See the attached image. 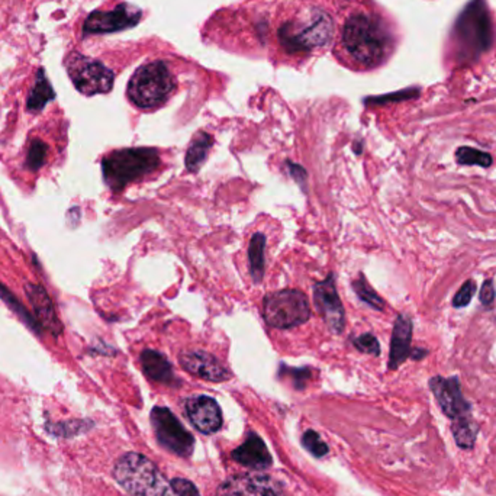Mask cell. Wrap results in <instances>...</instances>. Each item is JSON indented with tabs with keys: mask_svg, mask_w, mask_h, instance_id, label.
Instances as JSON below:
<instances>
[{
	"mask_svg": "<svg viewBox=\"0 0 496 496\" xmlns=\"http://www.w3.org/2000/svg\"><path fill=\"white\" fill-rule=\"evenodd\" d=\"M390 38L383 24L372 15H351L341 32V47L354 64L372 69L383 61Z\"/></svg>",
	"mask_w": 496,
	"mask_h": 496,
	"instance_id": "obj_1",
	"label": "cell"
},
{
	"mask_svg": "<svg viewBox=\"0 0 496 496\" xmlns=\"http://www.w3.org/2000/svg\"><path fill=\"white\" fill-rule=\"evenodd\" d=\"M160 163L158 151L154 148H123L112 151L102 160L105 183L113 193H119L135 180L156 171Z\"/></svg>",
	"mask_w": 496,
	"mask_h": 496,
	"instance_id": "obj_2",
	"label": "cell"
},
{
	"mask_svg": "<svg viewBox=\"0 0 496 496\" xmlns=\"http://www.w3.org/2000/svg\"><path fill=\"white\" fill-rule=\"evenodd\" d=\"M116 482L132 496H173L171 485L144 456L123 455L113 467Z\"/></svg>",
	"mask_w": 496,
	"mask_h": 496,
	"instance_id": "obj_3",
	"label": "cell"
},
{
	"mask_svg": "<svg viewBox=\"0 0 496 496\" xmlns=\"http://www.w3.org/2000/svg\"><path fill=\"white\" fill-rule=\"evenodd\" d=\"M453 34L460 59H473L490 49L493 28L485 0H472L457 19Z\"/></svg>",
	"mask_w": 496,
	"mask_h": 496,
	"instance_id": "obj_4",
	"label": "cell"
},
{
	"mask_svg": "<svg viewBox=\"0 0 496 496\" xmlns=\"http://www.w3.org/2000/svg\"><path fill=\"white\" fill-rule=\"evenodd\" d=\"M334 34L330 15L323 11H312L305 18L286 22L280 29V42L289 54H308L324 47Z\"/></svg>",
	"mask_w": 496,
	"mask_h": 496,
	"instance_id": "obj_5",
	"label": "cell"
},
{
	"mask_svg": "<svg viewBox=\"0 0 496 496\" xmlns=\"http://www.w3.org/2000/svg\"><path fill=\"white\" fill-rule=\"evenodd\" d=\"M174 90V79L161 61L141 66L128 83L129 101L141 109L157 108L167 101Z\"/></svg>",
	"mask_w": 496,
	"mask_h": 496,
	"instance_id": "obj_6",
	"label": "cell"
},
{
	"mask_svg": "<svg viewBox=\"0 0 496 496\" xmlns=\"http://www.w3.org/2000/svg\"><path fill=\"white\" fill-rule=\"evenodd\" d=\"M263 317L270 327L278 330L299 327L310 317L309 300L298 289L268 293L263 300Z\"/></svg>",
	"mask_w": 496,
	"mask_h": 496,
	"instance_id": "obj_7",
	"label": "cell"
},
{
	"mask_svg": "<svg viewBox=\"0 0 496 496\" xmlns=\"http://www.w3.org/2000/svg\"><path fill=\"white\" fill-rule=\"evenodd\" d=\"M66 67L74 87L86 96L108 93L113 87V73L98 60L71 53L66 59Z\"/></svg>",
	"mask_w": 496,
	"mask_h": 496,
	"instance_id": "obj_8",
	"label": "cell"
},
{
	"mask_svg": "<svg viewBox=\"0 0 496 496\" xmlns=\"http://www.w3.org/2000/svg\"><path fill=\"white\" fill-rule=\"evenodd\" d=\"M151 424L154 427L158 442L168 452L188 457L192 455L195 445L193 435L180 424L174 414L163 407H156L151 411Z\"/></svg>",
	"mask_w": 496,
	"mask_h": 496,
	"instance_id": "obj_9",
	"label": "cell"
},
{
	"mask_svg": "<svg viewBox=\"0 0 496 496\" xmlns=\"http://www.w3.org/2000/svg\"><path fill=\"white\" fill-rule=\"evenodd\" d=\"M216 496H285L282 485L265 475H237L222 482Z\"/></svg>",
	"mask_w": 496,
	"mask_h": 496,
	"instance_id": "obj_10",
	"label": "cell"
},
{
	"mask_svg": "<svg viewBox=\"0 0 496 496\" xmlns=\"http://www.w3.org/2000/svg\"><path fill=\"white\" fill-rule=\"evenodd\" d=\"M430 389L434 393L441 411L452 420L470 417L472 405L465 399L459 378L435 376L430 380Z\"/></svg>",
	"mask_w": 496,
	"mask_h": 496,
	"instance_id": "obj_11",
	"label": "cell"
},
{
	"mask_svg": "<svg viewBox=\"0 0 496 496\" xmlns=\"http://www.w3.org/2000/svg\"><path fill=\"white\" fill-rule=\"evenodd\" d=\"M313 300L327 327L334 334H341L345 327V313L335 289L334 275L313 286Z\"/></svg>",
	"mask_w": 496,
	"mask_h": 496,
	"instance_id": "obj_12",
	"label": "cell"
},
{
	"mask_svg": "<svg viewBox=\"0 0 496 496\" xmlns=\"http://www.w3.org/2000/svg\"><path fill=\"white\" fill-rule=\"evenodd\" d=\"M141 18V12L133 9L129 5H119L116 9L111 12H93L90 14L83 25V34H111L116 31H122L137 25Z\"/></svg>",
	"mask_w": 496,
	"mask_h": 496,
	"instance_id": "obj_13",
	"label": "cell"
},
{
	"mask_svg": "<svg viewBox=\"0 0 496 496\" xmlns=\"http://www.w3.org/2000/svg\"><path fill=\"white\" fill-rule=\"evenodd\" d=\"M178 360L186 372L203 380L218 383L231 379V372L206 351H183Z\"/></svg>",
	"mask_w": 496,
	"mask_h": 496,
	"instance_id": "obj_14",
	"label": "cell"
},
{
	"mask_svg": "<svg viewBox=\"0 0 496 496\" xmlns=\"http://www.w3.org/2000/svg\"><path fill=\"white\" fill-rule=\"evenodd\" d=\"M25 293L34 309L35 318L41 324L42 330L49 331L53 337H60L63 333V324L59 318L54 303L47 290L39 285L26 283Z\"/></svg>",
	"mask_w": 496,
	"mask_h": 496,
	"instance_id": "obj_15",
	"label": "cell"
},
{
	"mask_svg": "<svg viewBox=\"0 0 496 496\" xmlns=\"http://www.w3.org/2000/svg\"><path fill=\"white\" fill-rule=\"evenodd\" d=\"M186 413L191 422L203 434L216 432L222 427V413L215 399L195 396L186 402Z\"/></svg>",
	"mask_w": 496,
	"mask_h": 496,
	"instance_id": "obj_16",
	"label": "cell"
},
{
	"mask_svg": "<svg viewBox=\"0 0 496 496\" xmlns=\"http://www.w3.org/2000/svg\"><path fill=\"white\" fill-rule=\"evenodd\" d=\"M414 324L408 315H398L393 325L389 354V369L396 370L411 355Z\"/></svg>",
	"mask_w": 496,
	"mask_h": 496,
	"instance_id": "obj_17",
	"label": "cell"
},
{
	"mask_svg": "<svg viewBox=\"0 0 496 496\" xmlns=\"http://www.w3.org/2000/svg\"><path fill=\"white\" fill-rule=\"evenodd\" d=\"M233 459L237 463L254 470H261L272 466V456H270L265 444L258 435L253 432L247 437L243 445L234 450Z\"/></svg>",
	"mask_w": 496,
	"mask_h": 496,
	"instance_id": "obj_18",
	"label": "cell"
},
{
	"mask_svg": "<svg viewBox=\"0 0 496 496\" xmlns=\"http://www.w3.org/2000/svg\"><path fill=\"white\" fill-rule=\"evenodd\" d=\"M141 365L146 376L157 383L167 386H178L180 380L174 376V370L168 360L158 351L144 350L141 353Z\"/></svg>",
	"mask_w": 496,
	"mask_h": 496,
	"instance_id": "obj_19",
	"label": "cell"
},
{
	"mask_svg": "<svg viewBox=\"0 0 496 496\" xmlns=\"http://www.w3.org/2000/svg\"><path fill=\"white\" fill-rule=\"evenodd\" d=\"M54 99H56L54 90H53L47 76H45V71L42 69H39L36 71L34 87L29 92V96L26 101V108L29 112L36 113V112H41L45 108V105L54 101Z\"/></svg>",
	"mask_w": 496,
	"mask_h": 496,
	"instance_id": "obj_20",
	"label": "cell"
},
{
	"mask_svg": "<svg viewBox=\"0 0 496 496\" xmlns=\"http://www.w3.org/2000/svg\"><path fill=\"white\" fill-rule=\"evenodd\" d=\"M212 137L209 133L206 132H199L196 137L192 140L189 148H188V153H186V158H185V163H186V168L192 173H196L202 164L205 163L211 148H212Z\"/></svg>",
	"mask_w": 496,
	"mask_h": 496,
	"instance_id": "obj_21",
	"label": "cell"
},
{
	"mask_svg": "<svg viewBox=\"0 0 496 496\" xmlns=\"http://www.w3.org/2000/svg\"><path fill=\"white\" fill-rule=\"evenodd\" d=\"M0 299H2V300L8 305V308H11V309L18 315L19 320L24 321V324H25L32 333H35L36 335H41L42 327H41V324L38 323V320L35 318V315L31 313V312L26 309V306H24V303L16 298V295H15L12 290H9L2 282H0Z\"/></svg>",
	"mask_w": 496,
	"mask_h": 496,
	"instance_id": "obj_22",
	"label": "cell"
},
{
	"mask_svg": "<svg viewBox=\"0 0 496 496\" xmlns=\"http://www.w3.org/2000/svg\"><path fill=\"white\" fill-rule=\"evenodd\" d=\"M264 251H265V237L257 233L251 237L250 247H248L250 275L254 283H260L264 276V264H265Z\"/></svg>",
	"mask_w": 496,
	"mask_h": 496,
	"instance_id": "obj_23",
	"label": "cell"
},
{
	"mask_svg": "<svg viewBox=\"0 0 496 496\" xmlns=\"http://www.w3.org/2000/svg\"><path fill=\"white\" fill-rule=\"evenodd\" d=\"M453 421L455 422L452 425V432L455 435L456 444L465 450L473 448L475 442H476L477 432H479L477 424L470 417H463V418H457Z\"/></svg>",
	"mask_w": 496,
	"mask_h": 496,
	"instance_id": "obj_24",
	"label": "cell"
},
{
	"mask_svg": "<svg viewBox=\"0 0 496 496\" xmlns=\"http://www.w3.org/2000/svg\"><path fill=\"white\" fill-rule=\"evenodd\" d=\"M456 160L460 166H480L483 168H487L492 166L493 158L489 153L480 151L477 148L472 147H460L456 151Z\"/></svg>",
	"mask_w": 496,
	"mask_h": 496,
	"instance_id": "obj_25",
	"label": "cell"
},
{
	"mask_svg": "<svg viewBox=\"0 0 496 496\" xmlns=\"http://www.w3.org/2000/svg\"><path fill=\"white\" fill-rule=\"evenodd\" d=\"M353 289L360 299H362L365 303H368L369 306H372L373 309H378V310L385 309V300L372 289V286L368 283L363 275H360L358 279L353 282Z\"/></svg>",
	"mask_w": 496,
	"mask_h": 496,
	"instance_id": "obj_26",
	"label": "cell"
},
{
	"mask_svg": "<svg viewBox=\"0 0 496 496\" xmlns=\"http://www.w3.org/2000/svg\"><path fill=\"white\" fill-rule=\"evenodd\" d=\"M47 154H49V146L45 144L42 140L35 138L29 146V151H28V157H26V167L31 171H38L45 164Z\"/></svg>",
	"mask_w": 496,
	"mask_h": 496,
	"instance_id": "obj_27",
	"label": "cell"
},
{
	"mask_svg": "<svg viewBox=\"0 0 496 496\" xmlns=\"http://www.w3.org/2000/svg\"><path fill=\"white\" fill-rule=\"evenodd\" d=\"M302 444L305 448L309 450L310 455L317 456V457H324L328 453V445L321 440V437L317 432L312 431V430H309L303 434Z\"/></svg>",
	"mask_w": 496,
	"mask_h": 496,
	"instance_id": "obj_28",
	"label": "cell"
},
{
	"mask_svg": "<svg viewBox=\"0 0 496 496\" xmlns=\"http://www.w3.org/2000/svg\"><path fill=\"white\" fill-rule=\"evenodd\" d=\"M354 347L362 351V353H368V354H373V355H379L380 354V345L378 338L373 334H363L357 338H354L353 341Z\"/></svg>",
	"mask_w": 496,
	"mask_h": 496,
	"instance_id": "obj_29",
	"label": "cell"
},
{
	"mask_svg": "<svg viewBox=\"0 0 496 496\" xmlns=\"http://www.w3.org/2000/svg\"><path fill=\"white\" fill-rule=\"evenodd\" d=\"M476 292V285L472 280H467L466 283H463V286L459 289V292L455 295L453 298V306L455 308H465L467 306Z\"/></svg>",
	"mask_w": 496,
	"mask_h": 496,
	"instance_id": "obj_30",
	"label": "cell"
},
{
	"mask_svg": "<svg viewBox=\"0 0 496 496\" xmlns=\"http://www.w3.org/2000/svg\"><path fill=\"white\" fill-rule=\"evenodd\" d=\"M170 485L173 492H176L178 496H201L196 486L189 480L173 479Z\"/></svg>",
	"mask_w": 496,
	"mask_h": 496,
	"instance_id": "obj_31",
	"label": "cell"
},
{
	"mask_svg": "<svg viewBox=\"0 0 496 496\" xmlns=\"http://www.w3.org/2000/svg\"><path fill=\"white\" fill-rule=\"evenodd\" d=\"M496 298V292H495V286L492 280H485L479 293V300L485 308H490L495 302Z\"/></svg>",
	"mask_w": 496,
	"mask_h": 496,
	"instance_id": "obj_32",
	"label": "cell"
},
{
	"mask_svg": "<svg viewBox=\"0 0 496 496\" xmlns=\"http://www.w3.org/2000/svg\"><path fill=\"white\" fill-rule=\"evenodd\" d=\"M428 355V350H425V348H415V350H413L411 351V358L413 360H422L424 357H427Z\"/></svg>",
	"mask_w": 496,
	"mask_h": 496,
	"instance_id": "obj_33",
	"label": "cell"
}]
</instances>
